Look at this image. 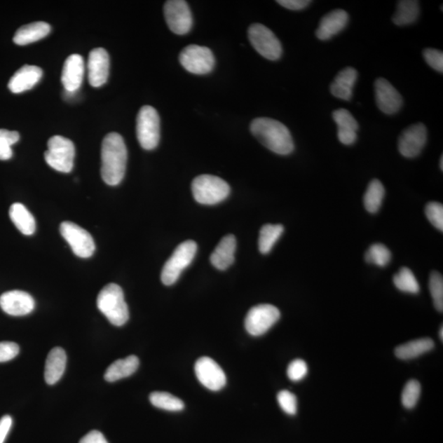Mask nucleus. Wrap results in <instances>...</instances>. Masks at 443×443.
<instances>
[{"mask_svg":"<svg viewBox=\"0 0 443 443\" xmlns=\"http://www.w3.org/2000/svg\"><path fill=\"white\" fill-rule=\"evenodd\" d=\"M420 13V3L416 0H402L397 3L393 22L399 27L410 25L417 21Z\"/></svg>","mask_w":443,"mask_h":443,"instance_id":"nucleus-28","label":"nucleus"},{"mask_svg":"<svg viewBox=\"0 0 443 443\" xmlns=\"http://www.w3.org/2000/svg\"><path fill=\"white\" fill-rule=\"evenodd\" d=\"M358 78V72L353 67H346L340 71L330 85V91L336 98L349 101L353 96V88Z\"/></svg>","mask_w":443,"mask_h":443,"instance_id":"nucleus-22","label":"nucleus"},{"mask_svg":"<svg viewBox=\"0 0 443 443\" xmlns=\"http://www.w3.org/2000/svg\"><path fill=\"white\" fill-rule=\"evenodd\" d=\"M237 247V240L233 235H227L220 240V243L212 253L210 262L213 266L219 271H225L234 262V254Z\"/></svg>","mask_w":443,"mask_h":443,"instance_id":"nucleus-23","label":"nucleus"},{"mask_svg":"<svg viewBox=\"0 0 443 443\" xmlns=\"http://www.w3.org/2000/svg\"><path fill=\"white\" fill-rule=\"evenodd\" d=\"M85 71L83 57L71 55L66 60L62 71V83L67 93H76L83 83Z\"/></svg>","mask_w":443,"mask_h":443,"instance_id":"nucleus-18","label":"nucleus"},{"mask_svg":"<svg viewBox=\"0 0 443 443\" xmlns=\"http://www.w3.org/2000/svg\"><path fill=\"white\" fill-rule=\"evenodd\" d=\"M421 386L417 380L412 379L404 386L402 395L403 406L407 409H412L416 406L421 397Z\"/></svg>","mask_w":443,"mask_h":443,"instance_id":"nucleus-36","label":"nucleus"},{"mask_svg":"<svg viewBox=\"0 0 443 443\" xmlns=\"http://www.w3.org/2000/svg\"><path fill=\"white\" fill-rule=\"evenodd\" d=\"M278 4L281 6L290 9V11H302L310 6L311 1L308 0H278Z\"/></svg>","mask_w":443,"mask_h":443,"instance_id":"nucleus-43","label":"nucleus"},{"mask_svg":"<svg viewBox=\"0 0 443 443\" xmlns=\"http://www.w3.org/2000/svg\"><path fill=\"white\" fill-rule=\"evenodd\" d=\"M280 311L272 305L254 306L245 317V329L250 335L258 336L267 332L280 319Z\"/></svg>","mask_w":443,"mask_h":443,"instance_id":"nucleus-10","label":"nucleus"},{"mask_svg":"<svg viewBox=\"0 0 443 443\" xmlns=\"http://www.w3.org/2000/svg\"><path fill=\"white\" fill-rule=\"evenodd\" d=\"M20 135L15 131L0 129V161H6L13 157L12 146L16 144Z\"/></svg>","mask_w":443,"mask_h":443,"instance_id":"nucleus-35","label":"nucleus"},{"mask_svg":"<svg viewBox=\"0 0 443 443\" xmlns=\"http://www.w3.org/2000/svg\"><path fill=\"white\" fill-rule=\"evenodd\" d=\"M439 338L441 339L442 341L443 340V327H441L440 331H439Z\"/></svg>","mask_w":443,"mask_h":443,"instance_id":"nucleus-46","label":"nucleus"},{"mask_svg":"<svg viewBox=\"0 0 443 443\" xmlns=\"http://www.w3.org/2000/svg\"><path fill=\"white\" fill-rule=\"evenodd\" d=\"M168 27L177 35H186L191 31L193 19L189 4L184 0H170L163 8Z\"/></svg>","mask_w":443,"mask_h":443,"instance_id":"nucleus-12","label":"nucleus"},{"mask_svg":"<svg viewBox=\"0 0 443 443\" xmlns=\"http://www.w3.org/2000/svg\"><path fill=\"white\" fill-rule=\"evenodd\" d=\"M50 32V26L45 22L29 23L18 29L13 36L18 46H27L40 41Z\"/></svg>","mask_w":443,"mask_h":443,"instance_id":"nucleus-25","label":"nucleus"},{"mask_svg":"<svg viewBox=\"0 0 443 443\" xmlns=\"http://www.w3.org/2000/svg\"><path fill=\"white\" fill-rule=\"evenodd\" d=\"M425 214L433 227L443 232V206L438 202H430L426 205Z\"/></svg>","mask_w":443,"mask_h":443,"instance_id":"nucleus-38","label":"nucleus"},{"mask_svg":"<svg viewBox=\"0 0 443 443\" xmlns=\"http://www.w3.org/2000/svg\"><path fill=\"white\" fill-rule=\"evenodd\" d=\"M332 118L338 125L339 142L345 146H351L357 139L359 124L348 110L339 109L332 113Z\"/></svg>","mask_w":443,"mask_h":443,"instance_id":"nucleus-21","label":"nucleus"},{"mask_svg":"<svg viewBox=\"0 0 443 443\" xmlns=\"http://www.w3.org/2000/svg\"><path fill=\"white\" fill-rule=\"evenodd\" d=\"M75 146L69 139L61 136L51 137L48 142L45 160L57 172L69 173L74 165Z\"/></svg>","mask_w":443,"mask_h":443,"instance_id":"nucleus-7","label":"nucleus"},{"mask_svg":"<svg viewBox=\"0 0 443 443\" xmlns=\"http://www.w3.org/2000/svg\"><path fill=\"white\" fill-rule=\"evenodd\" d=\"M139 361L136 355H130L127 358L118 360L109 366L104 374V379L109 383L131 376L137 372Z\"/></svg>","mask_w":443,"mask_h":443,"instance_id":"nucleus-26","label":"nucleus"},{"mask_svg":"<svg viewBox=\"0 0 443 443\" xmlns=\"http://www.w3.org/2000/svg\"><path fill=\"white\" fill-rule=\"evenodd\" d=\"M385 196V189L382 182L374 179L370 182L364 196V205L366 210L376 214L381 208Z\"/></svg>","mask_w":443,"mask_h":443,"instance_id":"nucleus-30","label":"nucleus"},{"mask_svg":"<svg viewBox=\"0 0 443 443\" xmlns=\"http://www.w3.org/2000/svg\"><path fill=\"white\" fill-rule=\"evenodd\" d=\"M278 402L282 410L288 415H296L297 411V400L295 395L283 390L278 394Z\"/></svg>","mask_w":443,"mask_h":443,"instance_id":"nucleus-39","label":"nucleus"},{"mask_svg":"<svg viewBox=\"0 0 443 443\" xmlns=\"http://www.w3.org/2000/svg\"><path fill=\"white\" fill-rule=\"evenodd\" d=\"M9 217L22 234L30 236L35 233L36 220L22 204L12 205L9 210Z\"/></svg>","mask_w":443,"mask_h":443,"instance_id":"nucleus-27","label":"nucleus"},{"mask_svg":"<svg viewBox=\"0 0 443 443\" xmlns=\"http://www.w3.org/2000/svg\"><path fill=\"white\" fill-rule=\"evenodd\" d=\"M101 176L109 186H117L126 172L128 150L121 135L109 133L104 138L101 148Z\"/></svg>","mask_w":443,"mask_h":443,"instance_id":"nucleus-1","label":"nucleus"},{"mask_svg":"<svg viewBox=\"0 0 443 443\" xmlns=\"http://www.w3.org/2000/svg\"><path fill=\"white\" fill-rule=\"evenodd\" d=\"M195 200L202 205H216L229 196L230 186L222 178L203 175L195 178L191 184Z\"/></svg>","mask_w":443,"mask_h":443,"instance_id":"nucleus-4","label":"nucleus"},{"mask_svg":"<svg viewBox=\"0 0 443 443\" xmlns=\"http://www.w3.org/2000/svg\"><path fill=\"white\" fill-rule=\"evenodd\" d=\"M150 401L154 407L168 411H181L185 407L181 399L163 392L152 393Z\"/></svg>","mask_w":443,"mask_h":443,"instance_id":"nucleus-32","label":"nucleus"},{"mask_svg":"<svg viewBox=\"0 0 443 443\" xmlns=\"http://www.w3.org/2000/svg\"><path fill=\"white\" fill-rule=\"evenodd\" d=\"M98 309L114 326H123L129 319V311L125 301L123 289L110 283L100 291L97 297Z\"/></svg>","mask_w":443,"mask_h":443,"instance_id":"nucleus-3","label":"nucleus"},{"mask_svg":"<svg viewBox=\"0 0 443 443\" xmlns=\"http://www.w3.org/2000/svg\"><path fill=\"white\" fill-rule=\"evenodd\" d=\"M440 168H441V170L442 171L443 170V156H441V160H440Z\"/></svg>","mask_w":443,"mask_h":443,"instance_id":"nucleus-47","label":"nucleus"},{"mask_svg":"<svg viewBox=\"0 0 443 443\" xmlns=\"http://www.w3.org/2000/svg\"><path fill=\"white\" fill-rule=\"evenodd\" d=\"M430 290L433 304L439 312L443 311V278L442 274L432 272L430 278Z\"/></svg>","mask_w":443,"mask_h":443,"instance_id":"nucleus-37","label":"nucleus"},{"mask_svg":"<svg viewBox=\"0 0 443 443\" xmlns=\"http://www.w3.org/2000/svg\"><path fill=\"white\" fill-rule=\"evenodd\" d=\"M428 139L425 124L418 123L404 130L398 139V150L404 157L412 158L421 155Z\"/></svg>","mask_w":443,"mask_h":443,"instance_id":"nucleus-13","label":"nucleus"},{"mask_svg":"<svg viewBox=\"0 0 443 443\" xmlns=\"http://www.w3.org/2000/svg\"><path fill=\"white\" fill-rule=\"evenodd\" d=\"M435 348V343L430 339L411 341L410 343L399 346L395 350L397 357L401 360H411L428 353Z\"/></svg>","mask_w":443,"mask_h":443,"instance_id":"nucleus-29","label":"nucleus"},{"mask_svg":"<svg viewBox=\"0 0 443 443\" xmlns=\"http://www.w3.org/2000/svg\"><path fill=\"white\" fill-rule=\"evenodd\" d=\"M423 57L432 69L443 72V53L435 49H425L423 52Z\"/></svg>","mask_w":443,"mask_h":443,"instance_id":"nucleus-41","label":"nucleus"},{"mask_svg":"<svg viewBox=\"0 0 443 443\" xmlns=\"http://www.w3.org/2000/svg\"><path fill=\"white\" fill-rule=\"evenodd\" d=\"M12 423V418L9 416H4L0 420V443L6 441L8 432L11 430Z\"/></svg>","mask_w":443,"mask_h":443,"instance_id":"nucleus-45","label":"nucleus"},{"mask_svg":"<svg viewBox=\"0 0 443 443\" xmlns=\"http://www.w3.org/2000/svg\"><path fill=\"white\" fill-rule=\"evenodd\" d=\"M375 100L380 110L385 114L399 112L403 104L401 94L384 79H379L374 83Z\"/></svg>","mask_w":443,"mask_h":443,"instance_id":"nucleus-15","label":"nucleus"},{"mask_svg":"<svg viewBox=\"0 0 443 443\" xmlns=\"http://www.w3.org/2000/svg\"><path fill=\"white\" fill-rule=\"evenodd\" d=\"M349 22V15L343 9H335L321 18L316 30V36L321 41H327L344 30Z\"/></svg>","mask_w":443,"mask_h":443,"instance_id":"nucleus-19","label":"nucleus"},{"mask_svg":"<svg viewBox=\"0 0 443 443\" xmlns=\"http://www.w3.org/2000/svg\"><path fill=\"white\" fill-rule=\"evenodd\" d=\"M60 233L76 257L84 259L93 257L95 245L88 231L78 224L66 221L60 225Z\"/></svg>","mask_w":443,"mask_h":443,"instance_id":"nucleus-11","label":"nucleus"},{"mask_svg":"<svg viewBox=\"0 0 443 443\" xmlns=\"http://www.w3.org/2000/svg\"><path fill=\"white\" fill-rule=\"evenodd\" d=\"M137 137L141 146L151 151L158 146L161 139V118L151 106H144L137 118Z\"/></svg>","mask_w":443,"mask_h":443,"instance_id":"nucleus-6","label":"nucleus"},{"mask_svg":"<svg viewBox=\"0 0 443 443\" xmlns=\"http://www.w3.org/2000/svg\"><path fill=\"white\" fill-rule=\"evenodd\" d=\"M0 307L9 315L23 316L35 309V301L27 292L11 291L0 297Z\"/></svg>","mask_w":443,"mask_h":443,"instance_id":"nucleus-16","label":"nucleus"},{"mask_svg":"<svg viewBox=\"0 0 443 443\" xmlns=\"http://www.w3.org/2000/svg\"><path fill=\"white\" fill-rule=\"evenodd\" d=\"M79 443H109L102 432L97 430L90 431L81 438Z\"/></svg>","mask_w":443,"mask_h":443,"instance_id":"nucleus-44","label":"nucleus"},{"mask_svg":"<svg viewBox=\"0 0 443 443\" xmlns=\"http://www.w3.org/2000/svg\"><path fill=\"white\" fill-rule=\"evenodd\" d=\"M196 250L197 245L192 240L178 245L163 268L161 280L165 285L171 286L178 280L182 271L193 261Z\"/></svg>","mask_w":443,"mask_h":443,"instance_id":"nucleus-5","label":"nucleus"},{"mask_svg":"<svg viewBox=\"0 0 443 443\" xmlns=\"http://www.w3.org/2000/svg\"><path fill=\"white\" fill-rule=\"evenodd\" d=\"M307 373V364L303 360L297 359L293 360L292 362L288 365L287 376L292 381H300V380H302L306 376Z\"/></svg>","mask_w":443,"mask_h":443,"instance_id":"nucleus-40","label":"nucleus"},{"mask_svg":"<svg viewBox=\"0 0 443 443\" xmlns=\"http://www.w3.org/2000/svg\"><path fill=\"white\" fill-rule=\"evenodd\" d=\"M67 364V355L65 350L61 348L52 349L46 359L45 368L46 382L49 385H54L60 381L64 375Z\"/></svg>","mask_w":443,"mask_h":443,"instance_id":"nucleus-24","label":"nucleus"},{"mask_svg":"<svg viewBox=\"0 0 443 443\" xmlns=\"http://www.w3.org/2000/svg\"><path fill=\"white\" fill-rule=\"evenodd\" d=\"M248 37L259 55L271 61L280 59L282 54L281 42L271 29L261 23H254L249 27Z\"/></svg>","mask_w":443,"mask_h":443,"instance_id":"nucleus-8","label":"nucleus"},{"mask_svg":"<svg viewBox=\"0 0 443 443\" xmlns=\"http://www.w3.org/2000/svg\"><path fill=\"white\" fill-rule=\"evenodd\" d=\"M195 372L200 383L211 391H219L227 382L224 370L210 357H201L197 360Z\"/></svg>","mask_w":443,"mask_h":443,"instance_id":"nucleus-14","label":"nucleus"},{"mask_svg":"<svg viewBox=\"0 0 443 443\" xmlns=\"http://www.w3.org/2000/svg\"><path fill=\"white\" fill-rule=\"evenodd\" d=\"M284 232L281 224H266L259 232V250L264 254H268Z\"/></svg>","mask_w":443,"mask_h":443,"instance_id":"nucleus-31","label":"nucleus"},{"mask_svg":"<svg viewBox=\"0 0 443 443\" xmlns=\"http://www.w3.org/2000/svg\"><path fill=\"white\" fill-rule=\"evenodd\" d=\"M392 253L383 244H374L369 247L365 254V261L379 267L387 266L391 261Z\"/></svg>","mask_w":443,"mask_h":443,"instance_id":"nucleus-34","label":"nucleus"},{"mask_svg":"<svg viewBox=\"0 0 443 443\" xmlns=\"http://www.w3.org/2000/svg\"><path fill=\"white\" fill-rule=\"evenodd\" d=\"M250 132L269 151L278 155H290L294 142L290 131L280 122L268 118H258L250 124Z\"/></svg>","mask_w":443,"mask_h":443,"instance_id":"nucleus-2","label":"nucleus"},{"mask_svg":"<svg viewBox=\"0 0 443 443\" xmlns=\"http://www.w3.org/2000/svg\"><path fill=\"white\" fill-rule=\"evenodd\" d=\"M181 65L196 75H205L213 71L215 59L209 48L196 45L186 46L179 56Z\"/></svg>","mask_w":443,"mask_h":443,"instance_id":"nucleus-9","label":"nucleus"},{"mask_svg":"<svg viewBox=\"0 0 443 443\" xmlns=\"http://www.w3.org/2000/svg\"><path fill=\"white\" fill-rule=\"evenodd\" d=\"M19 353V346L12 341L0 343V363L7 362L16 357Z\"/></svg>","mask_w":443,"mask_h":443,"instance_id":"nucleus-42","label":"nucleus"},{"mask_svg":"<svg viewBox=\"0 0 443 443\" xmlns=\"http://www.w3.org/2000/svg\"><path fill=\"white\" fill-rule=\"evenodd\" d=\"M395 286L403 292L417 294L421 290L420 284L410 268L404 267L393 278Z\"/></svg>","mask_w":443,"mask_h":443,"instance_id":"nucleus-33","label":"nucleus"},{"mask_svg":"<svg viewBox=\"0 0 443 443\" xmlns=\"http://www.w3.org/2000/svg\"><path fill=\"white\" fill-rule=\"evenodd\" d=\"M43 71L41 67L24 65L9 80L8 89L14 94L31 90L41 79Z\"/></svg>","mask_w":443,"mask_h":443,"instance_id":"nucleus-20","label":"nucleus"},{"mask_svg":"<svg viewBox=\"0 0 443 443\" xmlns=\"http://www.w3.org/2000/svg\"><path fill=\"white\" fill-rule=\"evenodd\" d=\"M88 80L93 88L106 83L109 74V56L103 48L91 50L88 59Z\"/></svg>","mask_w":443,"mask_h":443,"instance_id":"nucleus-17","label":"nucleus"}]
</instances>
